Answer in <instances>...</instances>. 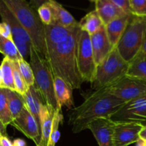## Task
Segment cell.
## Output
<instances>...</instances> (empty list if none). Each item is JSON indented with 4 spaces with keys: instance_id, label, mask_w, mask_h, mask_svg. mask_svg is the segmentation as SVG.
I'll return each mask as SVG.
<instances>
[{
    "instance_id": "obj_1",
    "label": "cell",
    "mask_w": 146,
    "mask_h": 146,
    "mask_svg": "<svg viewBox=\"0 0 146 146\" xmlns=\"http://www.w3.org/2000/svg\"><path fill=\"white\" fill-rule=\"evenodd\" d=\"M110 86L94 89L80 106L70 111L69 123L74 133L87 130L90 123L99 118H111L125 104L110 94Z\"/></svg>"
},
{
    "instance_id": "obj_2",
    "label": "cell",
    "mask_w": 146,
    "mask_h": 146,
    "mask_svg": "<svg viewBox=\"0 0 146 146\" xmlns=\"http://www.w3.org/2000/svg\"><path fill=\"white\" fill-rule=\"evenodd\" d=\"M80 31L79 26L75 27L67 39L49 51L45 57L54 77L62 78L73 90L80 88L84 82L77 64V43Z\"/></svg>"
},
{
    "instance_id": "obj_3",
    "label": "cell",
    "mask_w": 146,
    "mask_h": 146,
    "mask_svg": "<svg viewBox=\"0 0 146 146\" xmlns=\"http://www.w3.org/2000/svg\"><path fill=\"white\" fill-rule=\"evenodd\" d=\"M2 1L28 33L33 46L45 58L47 51L44 39V25L42 23L37 10L26 0Z\"/></svg>"
},
{
    "instance_id": "obj_4",
    "label": "cell",
    "mask_w": 146,
    "mask_h": 146,
    "mask_svg": "<svg viewBox=\"0 0 146 146\" xmlns=\"http://www.w3.org/2000/svg\"><path fill=\"white\" fill-rule=\"evenodd\" d=\"M29 63L34 74V86L41 94L44 104L56 110L57 101L54 89V76L48 61L33 46Z\"/></svg>"
},
{
    "instance_id": "obj_5",
    "label": "cell",
    "mask_w": 146,
    "mask_h": 146,
    "mask_svg": "<svg viewBox=\"0 0 146 146\" xmlns=\"http://www.w3.org/2000/svg\"><path fill=\"white\" fill-rule=\"evenodd\" d=\"M146 31V17L132 14L115 47L121 56L130 63L141 50Z\"/></svg>"
},
{
    "instance_id": "obj_6",
    "label": "cell",
    "mask_w": 146,
    "mask_h": 146,
    "mask_svg": "<svg viewBox=\"0 0 146 146\" xmlns=\"http://www.w3.org/2000/svg\"><path fill=\"white\" fill-rule=\"evenodd\" d=\"M128 67L129 63L114 46L105 58L97 66L92 86L97 89L114 84L127 74Z\"/></svg>"
},
{
    "instance_id": "obj_7",
    "label": "cell",
    "mask_w": 146,
    "mask_h": 146,
    "mask_svg": "<svg viewBox=\"0 0 146 146\" xmlns=\"http://www.w3.org/2000/svg\"><path fill=\"white\" fill-rule=\"evenodd\" d=\"M0 17L2 21L7 23L9 26L12 34L13 41L15 44L20 55L24 60L29 62L31 48L33 46L31 38L2 0H0Z\"/></svg>"
},
{
    "instance_id": "obj_8",
    "label": "cell",
    "mask_w": 146,
    "mask_h": 146,
    "mask_svg": "<svg viewBox=\"0 0 146 146\" xmlns=\"http://www.w3.org/2000/svg\"><path fill=\"white\" fill-rule=\"evenodd\" d=\"M77 64L83 81L92 82L97 65L92 48L90 35L81 29L79 33L77 43Z\"/></svg>"
},
{
    "instance_id": "obj_9",
    "label": "cell",
    "mask_w": 146,
    "mask_h": 146,
    "mask_svg": "<svg viewBox=\"0 0 146 146\" xmlns=\"http://www.w3.org/2000/svg\"><path fill=\"white\" fill-rule=\"evenodd\" d=\"M109 91L125 103L146 96V81L125 75L109 87Z\"/></svg>"
},
{
    "instance_id": "obj_10",
    "label": "cell",
    "mask_w": 146,
    "mask_h": 146,
    "mask_svg": "<svg viewBox=\"0 0 146 146\" xmlns=\"http://www.w3.org/2000/svg\"><path fill=\"white\" fill-rule=\"evenodd\" d=\"M111 119L115 122L135 123L146 125V96L126 102Z\"/></svg>"
},
{
    "instance_id": "obj_11",
    "label": "cell",
    "mask_w": 146,
    "mask_h": 146,
    "mask_svg": "<svg viewBox=\"0 0 146 146\" xmlns=\"http://www.w3.org/2000/svg\"><path fill=\"white\" fill-rule=\"evenodd\" d=\"M10 125L33 141L36 146L38 145L41 138V129L35 118L26 106L23 108L19 115L12 120Z\"/></svg>"
},
{
    "instance_id": "obj_12",
    "label": "cell",
    "mask_w": 146,
    "mask_h": 146,
    "mask_svg": "<svg viewBox=\"0 0 146 146\" xmlns=\"http://www.w3.org/2000/svg\"><path fill=\"white\" fill-rule=\"evenodd\" d=\"M143 125L135 123L115 122L113 125L115 146H128L140 138L139 133Z\"/></svg>"
},
{
    "instance_id": "obj_13",
    "label": "cell",
    "mask_w": 146,
    "mask_h": 146,
    "mask_svg": "<svg viewBox=\"0 0 146 146\" xmlns=\"http://www.w3.org/2000/svg\"><path fill=\"white\" fill-rule=\"evenodd\" d=\"M113 125L111 118H99L90 123L87 129L93 134L99 146H115Z\"/></svg>"
},
{
    "instance_id": "obj_14",
    "label": "cell",
    "mask_w": 146,
    "mask_h": 146,
    "mask_svg": "<svg viewBox=\"0 0 146 146\" xmlns=\"http://www.w3.org/2000/svg\"><path fill=\"white\" fill-rule=\"evenodd\" d=\"M92 48L96 65H99L110 52L113 46L109 41L104 25L97 32L90 35Z\"/></svg>"
},
{
    "instance_id": "obj_15",
    "label": "cell",
    "mask_w": 146,
    "mask_h": 146,
    "mask_svg": "<svg viewBox=\"0 0 146 146\" xmlns=\"http://www.w3.org/2000/svg\"><path fill=\"white\" fill-rule=\"evenodd\" d=\"M74 29L67 28L56 24L44 26V39L47 51L46 56L56 46L65 41Z\"/></svg>"
},
{
    "instance_id": "obj_16",
    "label": "cell",
    "mask_w": 146,
    "mask_h": 146,
    "mask_svg": "<svg viewBox=\"0 0 146 146\" xmlns=\"http://www.w3.org/2000/svg\"><path fill=\"white\" fill-rule=\"evenodd\" d=\"M54 89L57 101V108L65 106L71 108L74 106L73 88L64 80L59 76L54 77Z\"/></svg>"
},
{
    "instance_id": "obj_17",
    "label": "cell",
    "mask_w": 146,
    "mask_h": 146,
    "mask_svg": "<svg viewBox=\"0 0 146 146\" xmlns=\"http://www.w3.org/2000/svg\"><path fill=\"white\" fill-rule=\"evenodd\" d=\"M94 4L95 11L104 26L113 20L127 14L110 0H96Z\"/></svg>"
},
{
    "instance_id": "obj_18",
    "label": "cell",
    "mask_w": 146,
    "mask_h": 146,
    "mask_svg": "<svg viewBox=\"0 0 146 146\" xmlns=\"http://www.w3.org/2000/svg\"><path fill=\"white\" fill-rule=\"evenodd\" d=\"M22 96L24 99L26 108L34 116L40 127V111L42 106L45 104L41 94L34 86H31L29 87L27 91Z\"/></svg>"
},
{
    "instance_id": "obj_19",
    "label": "cell",
    "mask_w": 146,
    "mask_h": 146,
    "mask_svg": "<svg viewBox=\"0 0 146 146\" xmlns=\"http://www.w3.org/2000/svg\"><path fill=\"white\" fill-rule=\"evenodd\" d=\"M55 110L52 107L44 104L40 111L41 138L37 146H47L52 126V121Z\"/></svg>"
},
{
    "instance_id": "obj_20",
    "label": "cell",
    "mask_w": 146,
    "mask_h": 146,
    "mask_svg": "<svg viewBox=\"0 0 146 146\" xmlns=\"http://www.w3.org/2000/svg\"><path fill=\"white\" fill-rule=\"evenodd\" d=\"M131 15L132 14H127L113 20L104 26L109 41L113 47L117 45L119 39L128 24Z\"/></svg>"
},
{
    "instance_id": "obj_21",
    "label": "cell",
    "mask_w": 146,
    "mask_h": 146,
    "mask_svg": "<svg viewBox=\"0 0 146 146\" xmlns=\"http://www.w3.org/2000/svg\"><path fill=\"white\" fill-rule=\"evenodd\" d=\"M54 12V21L53 24H59L67 28L73 29L78 27V21L72 17L68 11L65 9L61 4H59L55 0L50 1Z\"/></svg>"
},
{
    "instance_id": "obj_22",
    "label": "cell",
    "mask_w": 146,
    "mask_h": 146,
    "mask_svg": "<svg viewBox=\"0 0 146 146\" xmlns=\"http://www.w3.org/2000/svg\"><path fill=\"white\" fill-rule=\"evenodd\" d=\"M78 23L80 29L86 31L90 35L97 32L102 27L104 26L95 9L87 13Z\"/></svg>"
},
{
    "instance_id": "obj_23",
    "label": "cell",
    "mask_w": 146,
    "mask_h": 146,
    "mask_svg": "<svg viewBox=\"0 0 146 146\" xmlns=\"http://www.w3.org/2000/svg\"><path fill=\"white\" fill-rule=\"evenodd\" d=\"M126 75L146 81V56L139 53L129 63Z\"/></svg>"
},
{
    "instance_id": "obj_24",
    "label": "cell",
    "mask_w": 146,
    "mask_h": 146,
    "mask_svg": "<svg viewBox=\"0 0 146 146\" xmlns=\"http://www.w3.org/2000/svg\"><path fill=\"white\" fill-rule=\"evenodd\" d=\"M2 74V88L15 91L13 77V61L4 56L0 65Z\"/></svg>"
},
{
    "instance_id": "obj_25",
    "label": "cell",
    "mask_w": 146,
    "mask_h": 146,
    "mask_svg": "<svg viewBox=\"0 0 146 146\" xmlns=\"http://www.w3.org/2000/svg\"><path fill=\"white\" fill-rule=\"evenodd\" d=\"M7 100H8L9 109L13 120L19 115L23 108L25 107V102L21 94H18L17 91H11V90H9Z\"/></svg>"
},
{
    "instance_id": "obj_26",
    "label": "cell",
    "mask_w": 146,
    "mask_h": 146,
    "mask_svg": "<svg viewBox=\"0 0 146 146\" xmlns=\"http://www.w3.org/2000/svg\"><path fill=\"white\" fill-rule=\"evenodd\" d=\"M0 53L13 61H17L23 58L13 40L4 38L1 36H0Z\"/></svg>"
},
{
    "instance_id": "obj_27",
    "label": "cell",
    "mask_w": 146,
    "mask_h": 146,
    "mask_svg": "<svg viewBox=\"0 0 146 146\" xmlns=\"http://www.w3.org/2000/svg\"><path fill=\"white\" fill-rule=\"evenodd\" d=\"M9 90L6 88H0V119L7 127L12 122L7 100Z\"/></svg>"
},
{
    "instance_id": "obj_28",
    "label": "cell",
    "mask_w": 146,
    "mask_h": 146,
    "mask_svg": "<svg viewBox=\"0 0 146 146\" xmlns=\"http://www.w3.org/2000/svg\"><path fill=\"white\" fill-rule=\"evenodd\" d=\"M63 121V115L62 112V108H57L54 111V117L52 121V126L51 133H50V139H49L47 146H55L57 141L60 138V125Z\"/></svg>"
},
{
    "instance_id": "obj_29",
    "label": "cell",
    "mask_w": 146,
    "mask_h": 146,
    "mask_svg": "<svg viewBox=\"0 0 146 146\" xmlns=\"http://www.w3.org/2000/svg\"><path fill=\"white\" fill-rule=\"evenodd\" d=\"M17 64H18V68L20 71V74L22 76L26 84L29 87L34 86V74H33L32 68H31L29 63L24 60V58H21L17 61Z\"/></svg>"
},
{
    "instance_id": "obj_30",
    "label": "cell",
    "mask_w": 146,
    "mask_h": 146,
    "mask_svg": "<svg viewBox=\"0 0 146 146\" xmlns=\"http://www.w3.org/2000/svg\"><path fill=\"white\" fill-rule=\"evenodd\" d=\"M17 61H13V77H14V84L15 87V91L18 94L24 95L28 90L29 86L26 84L22 76L20 74L18 68Z\"/></svg>"
},
{
    "instance_id": "obj_31",
    "label": "cell",
    "mask_w": 146,
    "mask_h": 146,
    "mask_svg": "<svg viewBox=\"0 0 146 146\" xmlns=\"http://www.w3.org/2000/svg\"><path fill=\"white\" fill-rule=\"evenodd\" d=\"M37 11L42 23L44 26L50 25V24H53L54 12H53V9L50 2L45 3V4L40 6L37 9Z\"/></svg>"
},
{
    "instance_id": "obj_32",
    "label": "cell",
    "mask_w": 146,
    "mask_h": 146,
    "mask_svg": "<svg viewBox=\"0 0 146 146\" xmlns=\"http://www.w3.org/2000/svg\"><path fill=\"white\" fill-rule=\"evenodd\" d=\"M129 5L133 15L146 17V0H129Z\"/></svg>"
},
{
    "instance_id": "obj_33",
    "label": "cell",
    "mask_w": 146,
    "mask_h": 146,
    "mask_svg": "<svg viewBox=\"0 0 146 146\" xmlns=\"http://www.w3.org/2000/svg\"><path fill=\"white\" fill-rule=\"evenodd\" d=\"M0 36L9 39L13 40L11 29L7 23L1 21L0 22Z\"/></svg>"
},
{
    "instance_id": "obj_34",
    "label": "cell",
    "mask_w": 146,
    "mask_h": 146,
    "mask_svg": "<svg viewBox=\"0 0 146 146\" xmlns=\"http://www.w3.org/2000/svg\"><path fill=\"white\" fill-rule=\"evenodd\" d=\"M112 2L114 3L115 5L120 7L127 14H131L130 12V5H129V0H110Z\"/></svg>"
},
{
    "instance_id": "obj_35",
    "label": "cell",
    "mask_w": 146,
    "mask_h": 146,
    "mask_svg": "<svg viewBox=\"0 0 146 146\" xmlns=\"http://www.w3.org/2000/svg\"><path fill=\"white\" fill-rule=\"evenodd\" d=\"M52 0H30L29 3L36 10H37V9L42 6V4H45V3L50 2Z\"/></svg>"
},
{
    "instance_id": "obj_36",
    "label": "cell",
    "mask_w": 146,
    "mask_h": 146,
    "mask_svg": "<svg viewBox=\"0 0 146 146\" xmlns=\"http://www.w3.org/2000/svg\"><path fill=\"white\" fill-rule=\"evenodd\" d=\"M0 146H13V143L8 136H1L0 138Z\"/></svg>"
},
{
    "instance_id": "obj_37",
    "label": "cell",
    "mask_w": 146,
    "mask_h": 146,
    "mask_svg": "<svg viewBox=\"0 0 146 146\" xmlns=\"http://www.w3.org/2000/svg\"><path fill=\"white\" fill-rule=\"evenodd\" d=\"M13 146H27V143H26L25 141L21 138H17L15 139L12 142Z\"/></svg>"
},
{
    "instance_id": "obj_38",
    "label": "cell",
    "mask_w": 146,
    "mask_h": 146,
    "mask_svg": "<svg viewBox=\"0 0 146 146\" xmlns=\"http://www.w3.org/2000/svg\"><path fill=\"white\" fill-rule=\"evenodd\" d=\"M0 133H1L3 136H8L7 132V126H5L4 123L1 122V119H0Z\"/></svg>"
},
{
    "instance_id": "obj_39",
    "label": "cell",
    "mask_w": 146,
    "mask_h": 146,
    "mask_svg": "<svg viewBox=\"0 0 146 146\" xmlns=\"http://www.w3.org/2000/svg\"><path fill=\"white\" fill-rule=\"evenodd\" d=\"M140 53H141V54H143V55L146 56V31H145V33L144 39H143V45H142V48H141V50H140Z\"/></svg>"
},
{
    "instance_id": "obj_40",
    "label": "cell",
    "mask_w": 146,
    "mask_h": 146,
    "mask_svg": "<svg viewBox=\"0 0 146 146\" xmlns=\"http://www.w3.org/2000/svg\"><path fill=\"white\" fill-rule=\"evenodd\" d=\"M139 137H140V138H142V139L146 141V125L143 127L140 133H139Z\"/></svg>"
},
{
    "instance_id": "obj_41",
    "label": "cell",
    "mask_w": 146,
    "mask_h": 146,
    "mask_svg": "<svg viewBox=\"0 0 146 146\" xmlns=\"http://www.w3.org/2000/svg\"><path fill=\"white\" fill-rule=\"evenodd\" d=\"M136 146H146V141L142 138H139L136 142Z\"/></svg>"
},
{
    "instance_id": "obj_42",
    "label": "cell",
    "mask_w": 146,
    "mask_h": 146,
    "mask_svg": "<svg viewBox=\"0 0 146 146\" xmlns=\"http://www.w3.org/2000/svg\"><path fill=\"white\" fill-rule=\"evenodd\" d=\"M0 87L2 88V74H1V68H0Z\"/></svg>"
},
{
    "instance_id": "obj_43",
    "label": "cell",
    "mask_w": 146,
    "mask_h": 146,
    "mask_svg": "<svg viewBox=\"0 0 146 146\" xmlns=\"http://www.w3.org/2000/svg\"><path fill=\"white\" fill-rule=\"evenodd\" d=\"M89 1H92V2H94V1H96V0H89Z\"/></svg>"
},
{
    "instance_id": "obj_44",
    "label": "cell",
    "mask_w": 146,
    "mask_h": 146,
    "mask_svg": "<svg viewBox=\"0 0 146 146\" xmlns=\"http://www.w3.org/2000/svg\"><path fill=\"white\" fill-rule=\"evenodd\" d=\"M1 136H2V135H1V133H0V138H1Z\"/></svg>"
},
{
    "instance_id": "obj_45",
    "label": "cell",
    "mask_w": 146,
    "mask_h": 146,
    "mask_svg": "<svg viewBox=\"0 0 146 146\" xmlns=\"http://www.w3.org/2000/svg\"><path fill=\"white\" fill-rule=\"evenodd\" d=\"M0 88H1V87H0Z\"/></svg>"
}]
</instances>
